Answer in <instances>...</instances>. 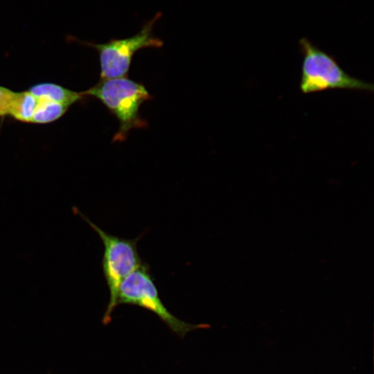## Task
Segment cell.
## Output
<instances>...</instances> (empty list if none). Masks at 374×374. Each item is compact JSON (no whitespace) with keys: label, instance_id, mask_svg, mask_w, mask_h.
Wrapping results in <instances>:
<instances>
[{"label":"cell","instance_id":"cell-6","mask_svg":"<svg viewBox=\"0 0 374 374\" xmlns=\"http://www.w3.org/2000/svg\"><path fill=\"white\" fill-rule=\"evenodd\" d=\"M37 99L46 98L70 106L84 96L54 83H40L31 87L28 91Z\"/></svg>","mask_w":374,"mask_h":374},{"label":"cell","instance_id":"cell-8","mask_svg":"<svg viewBox=\"0 0 374 374\" xmlns=\"http://www.w3.org/2000/svg\"><path fill=\"white\" fill-rule=\"evenodd\" d=\"M37 103V99L28 91L16 93L10 115L19 121L31 122Z\"/></svg>","mask_w":374,"mask_h":374},{"label":"cell","instance_id":"cell-1","mask_svg":"<svg viewBox=\"0 0 374 374\" xmlns=\"http://www.w3.org/2000/svg\"><path fill=\"white\" fill-rule=\"evenodd\" d=\"M100 100L117 118L119 127L114 142H123L133 129H143L148 122L140 114V108L152 99L145 87L127 77L100 80L94 87L82 92Z\"/></svg>","mask_w":374,"mask_h":374},{"label":"cell","instance_id":"cell-7","mask_svg":"<svg viewBox=\"0 0 374 374\" xmlns=\"http://www.w3.org/2000/svg\"><path fill=\"white\" fill-rule=\"evenodd\" d=\"M69 106L46 98L37 99L31 123H48L60 118L68 109Z\"/></svg>","mask_w":374,"mask_h":374},{"label":"cell","instance_id":"cell-2","mask_svg":"<svg viewBox=\"0 0 374 374\" xmlns=\"http://www.w3.org/2000/svg\"><path fill=\"white\" fill-rule=\"evenodd\" d=\"M303 55L299 87L310 93L328 89H352L373 91V84L347 73L331 55L313 44L306 37L299 41Z\"/></svg>","mask_w":374,"mask_h":374},{"label":"cell","instance_id":"cell-9","mask_svg":"<svg viewBox=\"0 0 374 374\" xmlns=\"http://www.w3.org/2000/svg\"><path fill=\"white\" fill-rule=\"evenodd\" d=\"M16 93L0 86V116L10 114Z\"/></svg>","mask_w":374,"mask_h":374},{"label":"cell","instance_id":"cell-3","mask_svg":"<svg viewBox=\"0 0 374 374\" xmlns=\"http://www.w3.org/2000/svg\"><path fill=\"white\" fill-rule=\"evenodd\" d=\"M73 210L98 234L104 245L102 268L109 292V299L103 317V323L107 324L118 305V290L122 282L143 263L137 249L139 237L127 239L112 235L89 220L76 208Z\"/></svg>","mask_w":374,"mask_h":374},{"label":"cell","instance_id":"cell-4","mask_svg":"<svg viewBox=\"0 0 374 374\" xmlns=\"http://www.w3.org/2000/svg\"><path fill=\"white\" fill-rule=\"evenodd\" d=\"M117 304L134 305L155 314L173 332L184 337L188 332L208 328L207 324H193L173 315L163 305L147 264L143 263L122 282Z\"/></svg>","mask_w":374,"mask_h":374},{"label":"cell","instance_id":"cell-5","mask_svg":"<svg viewBox=\"0 0 374 374\" xmlns=\"http://www.w3.org/2000/svg\"><path fill=\"white\" fill-rule=\"evenodd\" d=\"M157 12L152 19L143 24L136 35L124 39H111L103 44L85 42L95 48L99 55L100 80L127 77L134 55L145 48H161L163 42L153 35V27L161 18Z\"/></svg>","mask_w":374,"mask_h":374}]
</instances>
